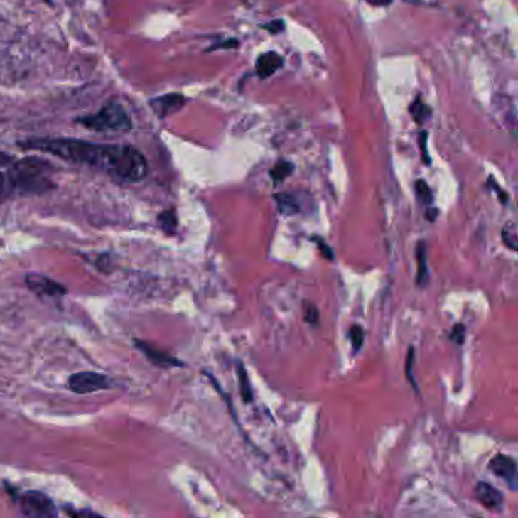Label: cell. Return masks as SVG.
<instances>
[{
  "mask_svg": "<svg viewBox=\"0 0 518 518\" xmlns=\"http://www.w3.org/2000/svg\"><path fill=\"white\" fill-rule=\"evenodd\" d=\"M25 149H34L69 163L84 164L108 173L114 145H96V143L73 139H32L20 143Z\"/></svg>",
  "mask_w": 518,
  "mask_h": 518,
  "instance_id": "1",
  "label": "cell"
},
{
  "mask_svg": "<svg viewBox=\"0 0 518 518\" xmlns=\"http://www.w3.org/2000/svg\"><path fill=\"white\" fill-rule=\"evenodd\" d=\"M50 164L38 158H25L17 161L8 172V195H37L49 192L53 183L50 180Z\"/></svg>",
  "mask_w": 518,
  "mask_h": 518,
  "instance_id": "2",
  "label": "cell"
},
{
  "mask_svg": "<svg viewBox=\"0 0 518 518\" xmlns=\"http://www.w3.org/2000/svg\"><path fill=\"white\" fill-rule=\"evenodd\" d=\"M76 122L97 132H126L132 128L129 114L119 102H109L95 114L78 117Z\"/></svg>",
  "mask_w": 518,
  "mask_h": 518,
  "instance_id": "3",
  "label": "cell"
},
{
  "mask_svg": "<svg viewBox=\"0 0 518 518\" xmlns=\"http://www.w3.org/2000/svg\"><path fill=\"white\" fill-rule=\"evenodd\" d=\"M69 388L76 394H93L112 388V380L104 374L93 371H82L73 374L69 379Z\"/></svg>",
  "mask_w": 518,
  "mask_h": 518,
  "instance_id": "4",
  "label": "cell"
},
{
  "mask_svg": "<svg viewBox=\"0 0 518 518\" xmlns=\"http://www.w3.org/2000/svg\"><path fill=\"white\" fill-rule=\"evenodd\" d=\"M20 508L28 517H57L53 502L38 491H28L20 497Z\"/></svg>",
  "mask_w": 518,
  "mask_h": 518,
  "instance_id": "5",
  "label": "cell"
},
{
  "mask_svg": "<svg viewBox=\"0 0 518 518\" xmlns=\"http://www.w3.org/2000/svg\"><path fill=\"white\" fill-rule=\"evenodd\" d=\"M25 283L28 289L40 296H48V298H61L65 293V288L55 280L44 277L41 274H28L25 277Z\"/></svg>",
  "mask_w": 518,
  "mask_h": 518,
  "instance_id": "6",
  "label": "cell"
},
{
  "mask_svg": "<svg viewBox=\"0 0 518 518\" xmlns=\"http://www.w3.org/2000/svg\"><path fill=\"white\" fill-rule=\"evenodd\" d=\"M187 104V97L181 93H168L163 96H157L151 99V108L158 117H168L173 113H178L181 108Z\"/></svg>",
  "mask_w": 518,
  "mask_h": 518,
  "instance_id": "7",
  "label": "cell"
},
{
  "mask_svg": "<svg viewBox=\"0 0 518 518\" xmlns=\"http://www.w3.org/2000/svg\"><path fill=\"white\" fill-rule=\"evenodd\" d=\"M490 470L494 473L495 476L502 477L509 485L511 490H517V462L514 458L508 455H497L491 459L490 462Z\"/></svg>",
  "mask_w": 518,
  "mask_h": 518,
  "instance_id": "8",
  "label": "cell"
},
{
  "mask_svg": "<svg viewBox=\"0 0 518 518\" xmlns=\"http://www.w3.org/2000/svg\"><path fill=\"white\" fill-rule=\"evenodd\" d=\"M475 494H476L477 500L485 506V508H488L491 511H500L504 503L503 494L487 482H479L476 485Z\"/></svg>",
  "mask_w": 518,
  "mask_h": 518,
  "instance_id": "9",
  "label": "cell"
},
{
  "mask_svg": "<svg viewBox=\"0 0 518 518\" xmlns=\"http://www.w3.org/2000/svg\"><path fill=\"white\" fill-rule=\"evenodd\" d=\"M136 347L143 352V355H145L152 363H156V365H158V367H163V368H171V367H181L183 365V363L178 360V359H175V357H172V356H169L168 355V352H164V351H160V350H157V348H153V347H151L149 344H145V342H140V340H137V342H136Z\"/></svg>",
  "mask_w": 518,
  "mask_h": 518,
  "instance_id": "10",
  "label": "cell"
},
{
  "mask_svg": "<svg viewBox=\"0 0 518 518\" xmlns=\"http://www.w3.org/2000/svg\"><path fill=\"white\" fill-rule=\"evenodd\" d=\"M283 57L277 52H266L257 58L256 72L260 78H269L283 68Z\"/></svg>",
  "mask_w": 518,
  "mask_h": 518,
  "instance_id": "11",
  "label": "cell"
},
{
  "mask_svg": "<svg viewBox=\"0 0 518 518\" xmlns=\"http://www.w3.org/2000/svg\"><path fill=\"white\" fill-rule=\"evenodd\" d=\"M416 260H418V274H416V284L424 286L428 279V271H427V252H426V244L420 242L416 249Z\"/></svg>",
  "mask_w": 518,
  "mask_h": 518,
  "instance_id": "12",
  "label": "cell"
},
{
  "mask_svg": "<svg viewBox=\"0 0 518 518\" xmlns=\"http://www.w3.org/2000/svg\"><path fill=\"white\" fill-rule=\"evenodd\" d=\"M409 113L412 116V119L415 120V122L418 125H423L424 122H427L428 119H431L432 116V109L431 107H428L421 97H418L415 102H412L411 108H409Z\"/></svg>",
  "mask_w": 518,
  "mask_h": 518,
  "instance_id": "13",
  "label": "cell"
},
{
  "mask_svg": "<svg viewBox=\"0 0 518 518\" xmlns=\"http://www.w3.org/2000/svg\"><path fill=\"white\" fill-rule=\"evenodd\" d=\"M275 201L279 204V210L284 215H295L300 212V204L292 195H275Z\"/></svg>",
  "mask_w": 518,
  "mask_h": 518,
  "instance_id": "14",
  "label": "cell"
},
{
  "mask_svg": "<svg viewBox=\"0 0 518 518\" xmlns=\"http://www.w3.org/2000/svg\"><path fill=\"white\" fill-rule=\"evenodd\" d=\"M237 377H239V383H240L242 400H244L245 403H249L252 400V391H251V384H249V377L247 374V369H245L244 363H242V362L237 363Z\"/></svg>",
  "mask_w": 518,
  "mask_h": 518,
  "instance_id": "15",
  "label": "cell"
},
{
  "mask_svg": "<svg viewBox=\"0 0 518 518\" xmlns=\"http://www.w3.org/2000/svg\"><path fill=\"white\" fill-rule=\"evenodd\" d=\"M293 172V164L289 161H279L275 166L271 169L269 175L274 183H283L288 176Z\"/></svg>",
  "mask_w": 518,
  "mask_h": 518,
  "instance_id": "16",
  "label": "cell"
},
{
  "mask_svg": "<svg viewBox=\"0 0 518 518\" xmlns=\"http://www.w3.org/2000/svg\"><path fill=\"white\" fill-rule=\"evenodd\" d=\"M502 239L504 242V245L511 248L512 251H517L518 249V234H517V225L515 222H508L504 227H503V231H502Z\"/></svg>",
  "mask_w": 518,
  "mask_h": 518,
  "instance_id": "17",
  "label": "cell"
},
{
  "mask_svg": "<svg viewBox=\"0 0 518 518\" xmlns=\"http://www.w3.org/2000/svg\"><path fill=\"white\" fill-rule=\"evenodd\" d=\"M158 224L164 231H166V233L172 234L176 225H178V219H176V215L173 210H168V212H163L158 216Z\"/></svg>",
  "mask_w": 518,
  "mask_h": 518,
  "instance_id": "18",
  "label": "cell"
},
{
  "mask_svg": "<svg viewBox=\"0 0 518 518\" xmlns=\"http://www.w3.org/2000/svg\"><path fill=\"white\" fill-rule=\"evenodd\" d=\"M348 336L351 340L352 350L359 351L363 347V342H365V330L360 325H351L348 330Z\"/></svg>",
  "mask_w": 518,
  "mask_h": 518,
  "instance_id": "19",
  "label": "cell"
},
{
  "mask_svg": "<svg viewBox=\"0 0 518 518\" xmlns=\"http://www.w3.org/2000/svg\"><path fill=\"white\" fill-rule=\"evenodd\" d=\"M415 190H416L418 198H420V200H421V203H424V204H427V205H431V204L433 203V195H432V190H431V187H428V184H427L426 181H423V180L416 181V184H415Z\"/></svg>",
  "mask_w": 518,
  "mask_h": 518,
  "instance_id": "20",
  "label": "cell"
},
{
  "mask_svg": "<svg viewBox=\"0 0 518 518\" xmlns=\"http://www.w3.org/2000/svg\"><path fill=\"white\" fill-rule=\"evenodd\" d=\"M465 333H467V328H465V325L456 324V325L453 327V330H451L450 339L453 340L455 344L460 345V344H464V340H465Z\"/></svg>",
  "mask_w": 518,
  "mask_h": 518,
  "instance_id": "21",
  "label": "cell"
},
{
  "mask_svg": "<svg viewBox=\"0 0 518 518\" xmlns=\"http://www.w3.org/2000/svg\"><path fill=\"white\" fill-rule=\"evenodd\" d=\"M427 132L421 131L420 132V139H418V143H420V152H421V160L424 161V164H431V157H428L427 152Z\"/></svg>",
  "mask_w": 518,
  "mask_h": 518,
  "instance_id": "22",
  "label": "cell"
},
{
  "mask_svg": "<svg viewBox=\"0 0 518 518\" xmlns=\"http://www.w3.org/2000/svg\"><path fill=\"white\" fill-rule=\"evenodd\" d=\"M414 356H415V350L414 347L409 348V351H407V359H406V376L407 379L411 380V383L415 387V380L412 377V367H414Z\"/></svg>",
  "mask_w": 518,
  "mask_h": 518,
  "instance_id": "23",
  "label": "cell"
},
{
  "mask_svg": "<svg viewBox=\"0 0 518 518\" xmlns=\"http://www.w3.org/2000/svg\"><path fill=\"white\" fill-rule=\"evenodd\" d=\"M261 28L269 31L271 34H279V32H281L284 29V21L283 20H274V21H271V23L261 25Z\"/></svg>",
  "mask_w": 518,
  "mask_h": 518,
  "instance_id": "24",
  "label": "cell"
},
{
  "mask_svg": "<svg viewBox=\"0 0 518 518\" xmlns=\"http://www.w3.org/2000/svg\"><path fill=\"white\" fill-rule=\"evenodd\" d=\"M315 242H316V244H318V248L319 249H321V252H323V256L327 259V260H333V252H332V248H330L327 244H325V242H323V239H319V237H315Z\"/></svg>",
  "mask_w": 518,
  "mask_h": 518,
  "instance_id": "25",
  "label": "cell"
},
{
  "mask_svg": "<svg viewBox=\"0 0 518 518\" xmlns=\"http://www.w3.org/2000/svg\"><path fill=\"white\" fill-rule=\"evenodd\" d=\"M306 321L308 324H318L319 321V312L315 306H308L306 311Z\"/></svg>",
  "mask_w": 518,
  "mask_h": 518,
  "instance_id": "26",
  "label": "cell"
},
{
  "mask_svg": "<svg viewBox=\"0 0 518 518\" xmlns=\"http://www.w3.org/2000/svg\"><path fill=\"white\" fill-rule=\"evenodd\" d=\"M237 46H239V41H237V40H234V38H231V40H228V41H224V43H219V44H216V46L210 48V50H213V49H220V48H222V49H233V48H237Z\"/></svg>",
  "mask_w": 518,
  "mask_h": 518,
  "instance_id": "27",
  "label": "cell"
},
{
  "mask_svg": "<svg viewBox=\"0 0 518 518\" xmlns=\"http://www.w3.org/2000/svg\"><path fill=\"white\" fill-rule=\"evenodd\" d=\"M5 196H8V187H6V176L0 172V203Z\"/></svg>",
  "mask_w": 518,
  "mask_h": 518,
  "instance_id": "28",
  "label": "cell"
},
{
  "mask_svg": "<svg viewBox=\"0 0 518 518\" xmlns=\"http://www.w3.org/2000/svg\"><path fill=\"white\" fill-rule=\"evenodd\" d=\"M372 6H388L392 4V0H367Z\"/></svg>",
  "mask_w": 518,
  "mask_h": 518,
  "instance_id": "29",
  "label": "cell"
},
{
  "mask_svg": "<svg viewBox=\"0 0 518 518\" xmlns=\"http://www.w3.org/2000/svg\"><path fill=\"white\" fill-rule=\"evenodd\" d=\"M46 2H48V4H52V0H46Z\"/></svg>",
  "mask_w": 518,
  "mask_h": 518,
  "instance_id": "30",
  "label": "cell"
}]
</instances>
